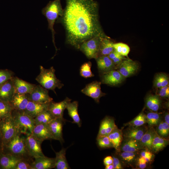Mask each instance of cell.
I'll list each match as a JSON object with an SVG mask.
<instances>
[{"label":"cell","mask_w":169,"mask_h":169,"mask_svg":"<svg viewBox=\"0 0 169 169\" xmlns=\"http://www.w3.org/2000/svg\"><path fill=\"white\" fill-rule=\"evenodd\" d=\"M63 15L57 22L65 31L67 44L79 49L84 42L96 36L108 37L99 19V6L95 0H66Z\"/></svg>","instance_id":"1"},{"label":"cell","mask_w":169,"mask_h":169,"mask_svg":"<svg viewBox=\"0 0 169 169\" xmlns=\"http://www.w3.org/2000/svg\"><path fill=\"white\" fill-rule=\"evenodd\" d=\"M26 136L18 133L8 142L3 148L2 152L8 154L21 160L33 161L29 155L26 146Z\"/></svg>","instance_id":"2"},{"label":"cell","mask_w":169,"mask_h":169,"mask_svg":"<svg viewBox=\"0 0 169 169\" xmlns=\"http://www.w3.org/2000/svg\"><path fill=\"white\" fill-rule=\"evenodd\" d=\"M64 12L60 0H54L51 1L42 11V14L47 19L48 24V28L52 33V42L55 48L56 51L57 49L55 42V32L54 29V25L56 20L62 16Z\"/></svg>","instance_id":"3"},{"label":"cell","mask_w":169,"mask_h":169,"mask_svg":"<svg viewBox=\"0 0 169 169\" xmlns=\"http://www.w3.org/2000/svg\"><path fill=\"white\" fill-rule=\"evenodd\" d=\"M40 72L35 79L40 85L47 90L53 91L56 94L55 90L56 88L60 89L64 84L56 77L55 69L53 67L46 69L42 66L39 67Z\"/></svg>","instance_id":"4"},{"label":"cell","mask_w":169,"mask_h":169,"mask_svg":"<svg viewBox=\"0 0 169 169\" xmlns=\"http://www.w3.org/2000/svg\"><path fill=\"white\" fill-rule=\"evenodd\" d=\"M12 115L14 120L17 133L26 136L30 135L35 125L34 119L24 111L13 110Z\"/></svg>","instance_id":"5"},{"label":"cell","mask_w":169,"mask_h":169,"mask_svg":"<svg viewBox=\"0 0 169 169\" xmlns=\"http://www.w3.org/2000/svg\"><path fill=\"white\" fill-rule=\"evenodd\" d=\"M0 131L3 148L17 133L12 115L0 120Z\"/></svg>","instance_id":"6"},{"label":"cell","mask_w":169,"mask_h":169,"mask_svg":"<svg viewBox=\"0 0 169 169\" xmlns=\"http://www.w3.org/2000/svg\"><path fill=\"white\" fill-rule=\"evenodd\" d=\"M103 38L96 36L84 42L79 49L89 59H96L98 57L99 49L101 41Z\"/></svg>","instance_id":"7"},{"label":"cell","mask_w":169,"mask_h":169,"mask_svg":"<svg viewBox=\"0 0 169 169\" xmlns=\"http://www.w3.org/2000/svg\"><path fill=\"white\" fill-rule=\"evenodd\" d=\"M27 95L29 101L38 103H49L53 101L49 95L48 90L40 85H36L32 92Z\"/></svg>","instance_id":"8"},{"label":"cell","mask_w":169,"mask_h":169,"mask_svg":"<svg viewBox=\"0 0 169 169\" xmlns=\"http://www.w3.org/2000/svg\"><path fill=\"white\" fill-rule=\"evenodd\" d=\"M66 120L63 118H55L47 124L52 139L59 141L63 143V127Z\"/></svg>","instance_id":"9"},{"label":"cell","mask_w":169,"mask_h":169,"mask_svg":"<svg viewBox=\"0 0 169 169\" xmlns=\"http://www.w3.org/2000/svg\"><path fill=\"white\" fill-rule=\"evenodd\" d=\"M138 68L137 62L128 58H126L116 67V69L126 78L134 74Z\"/></svg>","instance_id":"10"},{"label":"cell","mask_w":169,"mask_h":169,"mask_svg":"<svg viewBox=\"0 0 169 169\" xmlns=\"http://www.w3.org/2000/svg\"><path fill=\"white\" fill-rule=\"evenodd\" d=\"M101 82L93 81L87 84L81 91L85 95L93 98L96 102L98 103L100 98L105 95V94L101 90Z\"/></svg>","instance_id":"11"},{"label":"cell","mask_w":169,"mask_h":169,"mask_svg":"<svg viewBox=\"0 0 169 169\" xmlns=\"http://www.w3.org/2000/svg\"><path fill=\"white\" fill-rule=\"evenodd\" d=\"M40 143L31 135L26 137V146L29 156L34 159L44 156L41 149Z\"/></svg>","instance_id":"12"},{"label":"cell","mask_w":169,"mask_h":169,"mask_svg":"<svg viewBox=\"0 0 169 169\" xmlns=\"http://www.w3.org/2000/svg\"><path fill=\"white\" fill-rule=\"evenodd\" d=\"M71 100L67 97L60 102H55L52 101L49 103L48 110L55 118H63L64 111Z\"/></svg>","instance_id":"13"},{"label":"cell","mask_w":169,"mask_h":169,"mask_svg":"<svg viewBox=\"0 0 169 169\" xmlns=\"http://www.w3.org/2000/svg\"><path fill=\"white\" fill-rule=\"evenodd\" d=\"M148 128L143 125L128 126L122 131L123 139H131L139 141Z\"/></svg>","instance_id":"14"},{"label":"cell","mask_w":169,"mask_h":169,"mask_svg":"<svg viewBox=\"0 0 169 169\" xmlns=\"http://www.w3.org/2000/svg\"><path fill=\"white\" fill-rule=\"evenodd\" d=\"M31 135L41 144L44 140L52 139L47 124L35 125Z\"/></svg>","instance_id":"15"},{"label":"cell","mask_w":169,"mask_h":169,"mask_svg":"<svg viewBox=\"0 0 169 169\" xmlns=\"http://www.w3.org/2000/svg\"><path fill=\"white\" fill-rule=\"evenodd\" d=\"M15 93L28 94L31 93L36 85L28 83L17 77H14L12 79Z\"/></svg>","instance_id":"16"},{"label":"cell","mask_w":169,"mask_h":169,"mask_svg":"<svg viewBox=\"0 0 169 169\" xmlns=\"http://www.w3.org/2000/svg\"><path fill=\"white\" fill-rule=\"evenodd\" d=\"M102 82L107 84L115 86L121 83L125 79L117 70H113L103 74Z\"/></svg>","instance_id":"17"},{"label":"cell","mask_w":169,"mask_h":169,"mask_svg":"<svg viewBox=\"0 0 169 169\" xmlns=\"http://www.w3.org/2000/svg\"><path fill=\"white\" fill-rule=\"evenodd\" d=\"M15 93L12 79L0 85V100L10 103Z\"/></svg>","instance_id":"18"},{"label":"cell","mask_w":169,"mask_h":169,"mask_svg":"<svg viewBox=\"0 0 169 169\" xmlns=\"http://www.w3.org/2000/svg\"><path fill=\"white\" fill-rule=\"evenodd\" d=\"M49 104H40L29 101L24 112L34 119L41 112L48 110Z\"/></svg>","instance_id":"19"},{"label":"cell","mask_w":169,"mask_h":169,"mask_svg":"<svg viewBox=\"0 0 169 169\" xmlns=\"http://www.w3.org/2000/svg\"><path fill=\"white\" fill-rule=\"evenodd\" d=\"M31 163L32 169H50L54 168L55 158L45 156L34 158Z\"/></svg>","instance_id":"20"},{"label":"cell","mask_w":169,"mask_h":169,"mask_svg":"<svg viewBox=\"0 0 169 169\" xmlns=\"http://www.w3.org/2000/svg\"><path fill=\"white\" fill-rule=\"evenodd\" d=\"M29 101L27 94L15 93L10 103L13 110L24 111Z\"/></svg>","instance_id":"21"},{"label":"cell","mask_w":169,"mask_h":169,"mask_svg":"<svg viewBox=\"0 0 169 169\" xmlns=\"http://www.w3.org/2000/svg\"><path fill=\"white\" fill-rule=\"evenodd\" d=\"M20 160L1 151L0 152V169H15L17 163Z\"/></svg>","instance_id":"22"},{"label":"cell","mask_w":169,"mask_h":169,"mask_svg":"<svg viewBox=\"0 0 169 169\" xmlns=\"http://www.w3.org/2000/svg\"><path fill=\"white\" fill-rule=\"evenodd\" d=\"M117 127L113 118L105 117L100 123L97 136H107Z\"/></svg>","instance_id":"23"},{"label":"cell","mask_w":169,"mask_h":169,"mask_svg":"<svg viewBox=\"0 0 169 169\" xmlns=\"http://www.w3.org/2000/svg\"><path fill=\"white\" fill-rule=\"evenodd\" d=\"M99 71L104 74L116 69V67L108 56H99L95 59Z\"/></svg>","instance_id":"24"},{"label":"cell","mask_w":169,"mask_h":169,"mask_svg":"<svg viewBox=\"0 0 169 169\" xmlns=\"http://www.w3.org/2000/svg\"><path fill=\"white\" fill-rule=\"evenodd\" d=\"M143 149L139 141L131 139H123L120 147V151H122L135 152Z\"/></svg>","instance_id":"25"},{"label":"cell","mask_w":169,"mask_h":169,"mask_svg":"<svg viewBox=\"0 0 169 169\" xmlns=\"http://www.w3.org/2000/svg\"><path fill=\"white\" fill-rule=\"evenodd\" d=\"M119 153V159L121 161L127 166H133L136 164L139 157V151L131 152L120 151Z\"/></svg>","instance_id":"26"},{"label":"cell","mask_w":169,"mask_h":169,"mask_svg":"<svg viewBox=\"0 0 169 169\" xmlns=\"http://www.w3.org/2000/svg\"><path fill=\"white\" fill-rule=\"evenodd\" d=\"M107 136L112 144L113 147L117 152H119L123 139L122 130L117 127Z\"/></svg>","instance_id":"27"},{"label":"cell","mask_w":169,"mask_h":169,"mask_svg":"<svg viewBox=\"0 0 169 169\" xmlns=\"http://www.w3.org/2000/svg\"><path fill=\"white\" fill-rule=\"evenodd\" d=\"M156 133V131L152 127L148 128L139 141L144 149L151 151L152 142Z\"/></svg>","instance_id":"28"},{"label":"cell","mask_w":169,"mask_h":169,"mask_svg":"<svg viewBox=\"0 0 169 169\" xmlns=\"http://www.w3.org/2000/svg\"><path fill=\"white\" fill-rule=\"evenodd\" d=\"M78 103L77 101L69 102L66 108L69 116L73 120L72 123L76 124L79 127L81 125V121L78 113Z\"/></svg>","instance_id":"29"},{"label":"cell","mask_w":169,"mask_h":169,"mask_svg":"<svg viewBox=\"0 0 169 169\" xmlns=\"http://www.w3.org/2000/svg\"><path fill=\"white\" fill-rule=\"evenodd\" d=\"M66 148H63L59 152H55V166L56 169H69L70 167L66 157Z\"/></svg>","instance_id":"30"},{"label":"cell","mask_w":169,"mask_h":169,"mask_svg":"<svg viewBox=\"0 0 169 169\" xmlns=\"http://www.w3.org/2000/svg\"><path fill=\"white\" fill-rule=\"evenodd\" d=\"M114 43L108 36L103 38L100 44L98 57L108 56L114 50Z\"/></svg>","instance_id":"31"},{"label":"cell","mask_w":169,"mask_h":169,"mask_svg":"<svg viewBox=\"0 0 169 169\" xmlns=\"http://www.w3.org/2000/svg\"><path fill=\"white\" fill-rule=\"evenodd\" d=\"M169 143V140L159 135L156 133L152 142L151 151L156 153L163 150Z\"/></svg>","instance_id":"32"},{"label":"cell","mask_w":169,"mask_h":169,"mask_svg":"<svg viewBox=\"0 0 169 169\" xmlns=\"http://www.w3.org/2000/svg\"><path fill=\"white\" fill-rule=\"evenodd\" d=\"M145 103L148 109L151 111L156 112L160 108L161 101L157 95H150L146 97Z\"/></svg>","instance_id":"33"},{"label":"cell","mask_w":169,"mask_h":169,"mask_svg":"<svg viewBox=\"0 0 169 169\" xmlns=\"http://www.w3.org/2000/svg\"><path fill=\"white\" fill-rule=\"evenodd\" d=\"M54 118L48 110H47L40 113L34 119L36 125L39 124L47 125Z\"/></svg>","instance_id":"34"},{"label":"cell","mask_w":169,"mask_h":169,"mask_svg":"<svg viewBox=\"0 0 169 169\" xmlns=\"http://www.w3.org/2000/svg\"><path fill=\"white\" fill-rule=\"evenodd\" d=\"M169 79L168 76L164 73H160L155 76L153 81L154 87L160 89L169 85Z\"/></svg>","instance_id":"35"},{"label":"cell","mask_w":169,"mask_h":169,"mask_svg":"<svg viewBox=\"0 0 169 169\" xmlns=\"http://www.w3.org/2000/svg\"><path fill=\"white\" fill-rule=\"evenodd\" d=\"M13 110L10 103L0 100V120L12 115Z\"/></svg>","instance_id":"36"},{"label":"cell","mask_w":169,"mask_h":169,"mask_svg":"<svg viewBox=\"0 0 169 169\" xmlns=\"http://www.w3.org/2000/svg\"><path fill=\"white\" fill-rule=\"evenodd\" d=\"M146 123L151 127L157 126L161 120L160 114L155 112H149L146 115Z\"/></svg>","instance_id":"37"},{"label":"cell","mask_w":169,"mask_h":169,"mask_svg":"<svg viewBox=\"0 0 169 169\" xmlns=\"http://www.w3.org/2000/svg\"><path fill=\"white\" fill-rule=\"evenodd\" d=\"M146 123V115L143 112H141L131 121L125 124L124 125L138 127L143 125Z\"/></svg>","instance_id":"38"},{"label":"cell","mask_w":169,"mask_h":169,"mask_svg":"<svg viewBox=\"0 0 169 169\" xmlns=\"http://www.w3.org/2000/svg\"><path fill=\"white\" fill-rule=\"evenodd\" d=\"M91 66L92 64L90 61L83 64L80 68V75L85 78L93 77L94 76V74L92 73L91 70Z\"/></svg>","instance_id":"39"},{"label":"cell","mask_w":169,"mask_h":169,"mask_svg":"<svg viewBox=\"0 0 169 169\" xmlns=\"http://www.w3.org/2000/svg\"><path fill=\"white\" fill-rule=\"evenodd\" d=\"M114 50L124 57H128L130 51V48L127 44L122 43H114Z\"/></svg>","instance_id":"40"},{"label":"cell","mask_w":169,"mask_h":169,"mask_svg":"<svg viewBox=\"0 0 169 169\" xmlns=\"http://www.w3.org/2000/svg\"><path fill=\"white\" fill-rule=\"evenodd\" d=\"M156 131L160 136L163 137H167L169 134V125L164 121L161 120L157 125Z\"/></svg>","instance_id":"41"},{"label":"cell","mask_w":169,"mask_h":169,"mask_svg":"<svg viewBox=\"0 0 169 169\" xmlns=\"http://www.w3.org/2000/svg\"><path fill=\"white\" fill-rule=\"evenodd\" d=\"M96 140L98 145L101 148L113 147L112 144L107 136H97Z\"/></svg>","instance_id":"42"},{"label":"cell","mask_w":169,"mask_h":169,"mask_svg":"<svg viewBox=\"0 0 169 169\" xmlns=\"http://www.w3.org/2000/svg\"><path fill=\"white\" fill-rule=\"evenodd\" d=\"M14 77V73L12 71L8 69H0V85L12 79Z\"/></svg>","instance_id":"43"},{"label":"cell","mask_w":169,"mask_h":169,"mask_svg":"<svg viewBox=\"0 0 169 169\" xmlns=\"http://www.w3.org/2000/svg\"><path fill=\"white\" fill-rule=\"evenodd\" d=\"M108 56L115 65L116 69L123 60L126 58L125 57L121 55L115 50Z\"/></svg>","instance_id":"44"},{"label":"cell","mask_w":169,"mask_h":169,"mask_svg":"<svg viewBox=\"0 0 169 169\" xmlns=\"http://www.w3.org/2000/svg\"><path fill=\"white\" fill-rule=\"evenodd\" d=\"M32 161L21 160L17 163L15 169H32Z\"/></svg>","instance_id":"45"},{"label":"cell","mask_w":169,"mask_h":169,"mask_svg":"<svg viewBox=\"0 0 169 169\" xmlns=\"http://www.w3.org/2000/svg\"><path fill=\"white\" fill-rule=\"evenodd\" d=\"M158 94L159 97L163 98H168L169 97V85L159 89Z\"/></svg>","instance_id":"46"},{"label":"cell","mask_w":169,"mask_h":169,"mask_svg":"<svg viewBox=\"0 0 169 169\" xmlns=\"http://www.w3.org/2000/svg\"><path fill=\"white\" fill-rule=\"evenodd\" d=\"M113 161L112 164L114 169H122L123 167L121 163L119 158L116 156L112 155Z\"/></svg>","instance_id":"47"},{"label":"cell","mask_w":169,"mask_h":169,"mask_svg":"<svg viewBox=\"0 0 169 169\" xmlns=\"http://www.w3.org/2000/svg\"><path fill=\"white\" fill-rule=\"evenodd\" d=\"M141 150L140 153V156L144 158H152L153 154L151 151L146 149H143Z\"/></svg>","instance_id":"48"},{"label":"cell","mask_w":169,"mask_h":169,"mask_svg":"<svg viewBox=\"0 0 169 169\" xmlns=\"http://www.w3.org/2000/svg\"><path fill=\"white\" fill-rule=\"evenodd\" d=\"M113 159L112 157L108 156L105 158L103 160L104 164L105 166L112 164Z\"/></svg>","instance_id":"49"},{"label":"cell","mask_w":169,"mask_h":169,"mask_svg":"<svg viewBox=\"0 0 169 169\" xmlns=\"http://www.w3.org/2000/svg\"><path fill=\"white\" fill-rule=\"evenodd\" d=\"M136 165L137 168L143 169L146 168L147 164L146 163H140L137 161Z\"/></svg>","instance_id":"50"},{"label":"cell","mask_w":169,"mask_h":169,"mask_svg":"<svg viewBox=\"0 0 169 169\" xmlns=\"http://www.w3.org/2000/svg\"><path fill=\"white\" fill-rule=\"evenodd\" d=\"M164 121L169 125V114L168 112H166L164 115Z\"/></svg>","instance_id":"51"},{"label":"cell","mask_w":169,"mask_h":169,"mask_svg":"<svg viewBox=\"0 0 169 169\" xmlns=\"http://www.w3.org/2000/svg\"><path fill=\"white\" fill-rule=\"evenodd\" d=\"M137 162L140 163H147L146 161L145 158L141 156L139 157L137 160Z\"/></svg>","instance_id":"52"},{"label":"cell","mask_w":169,"mask_h":169,"mask_svg":"<svg viewBox=\"0 0 169 169\" xmlns=\"http://www.w3.org/2000/svg\"><path fill=\"white\" fill-rule=\"evenodd\" d=\"M105 169H114L113 166L112 164H110L105 166Z\"/></svg>","instance_id":"53"},{"label":"cell","mask_w":169,"mask_h":169,"mask_svg":"<svg viewBox=\"0 0 169 169\" xmlns=\"http://www.w3.org/2000/svg\"><path fill=\"white\" fill-rule=\"evenodd\" d=\"M2 149V142L1 134L0 131V152L1 151Z\"/></svg>","instance_id":"54"}]
</instances>
